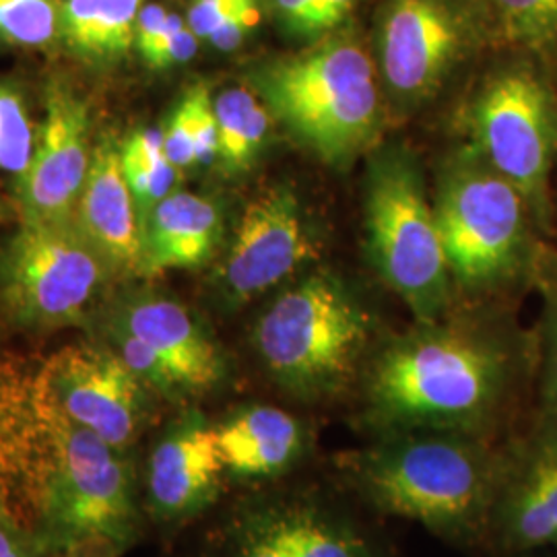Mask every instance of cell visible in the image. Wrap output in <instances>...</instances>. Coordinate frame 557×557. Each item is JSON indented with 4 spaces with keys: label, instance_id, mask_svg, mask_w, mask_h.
Instances as JSON below:
<instances>
[{
    "label": "cell",
    "instance_id": "cell-32",
    "mask_svg": "<svg viewBox=\"0 0 557 557\" xmlns=\"http://www.w3.org/2000/svg\"><path fill=\"white\" fill-rule=\"evenodd\" d=\"M260 0H193L186 23L200 41L207 40L223 21L238 15L239 11L259 4Z\"/></svg>",
    "mask_w": 557,
    "mask_h": 557
},
{
    "label": "cell",
    "instance_id": "cell-19",
    "mask_svg": "<svg viewBox=\"0 0 557 557\" xmlns=\"http://www.w3.org/2000/svg\"><path fill=\"white\" fill-rule=\"evenodd\" d=\"M52 458V432L38 372L0 358V494L38 512Z\"/></svg>",
    "mask_w": 557,
    "mask_h": 557
},
{
    "label": "cell",
    "instance_id": "cell-7",
    "mask_svg": "<svg viewBox=\"0 0 557 557\" xmlns=\"http://www.w3.org/2000/svg\"><path fill=\"white\" fill-rule=\"evenodd\" d=\"M110 277L75 218L21 223L0 255V312L25 331L87 326Z\"/></svg>",
    "mask_w": 557,
    "mask_h": 557
},
{
    "label": "cell",
    "instance_id": "cell-16",
    "mask_svg": "<svg viewBox=\"0 0 557 557\" xmlns=\"http://www.w3.org/2000/svg\"><path fill=\"white\" fill-rule=\"evenodd\" d=\"M487 543L527 556L557 549V418L543 416L517 442L504 446V471Z\"/></svg>",
    "mask_w": 557,
    "mask_h": 557
},
{
    "label": "cell",
    "instance_id": "cell-21",
    "mask_svg": "<svg viewBox=\"0 0 557 557\" xmlns=\"http://www.w3.org/2000/svg\"><path fill=\"white\" fill-rule=\"evenodd\" d=\"M140 234L143 277L174 269H197L211 259L220 242V207L207 197L172 193L140 221Z\"/></svg>",
    "mask_w": 557,
    "mask_h": 557
},
{
    "label": "cell",
    "instance_id": "cell-31",
    "mask_svg": "<svg viewBox=\"0 0 557 557\" xmlns=\"http://www.w3.org/2000/svg\"><path fill=\"white\" fill-rule=\"evenodd\" d=\"M541 400L543 416L557 418V287L547 308L543 331V359H541Z\"/></svg>",
    "mask_w": 557,
    "mask_h": 557
},
{
    "label": "cell",
    "instance_id": "cell-34",
    "mask_svg": "<svg viewBox=\"0 0 557 557\" xmlns=\"http://www.w3.org/2000/svg\"><path fill=\"white\" fill-rule=\"evenodd\" d=\"M260 20H262V4L259 2L239 11L238 15L223 21L205 41L220 52H234L259 27Z\"/></svg>",
    "mask_w": 557,
    "mask_h": 557
},
{
    "label": "cell",
    "instance_id": "cell-22",
    "mask_svg": "<svg viewBox=\"0 0 557 557\" xmlns=\"http://www.w3.org/2000/svg\"><path fill=\"white\" fill-rule=\"evenodd\" d=\"M143 0H62L60 44L71 57L112 69L135 48V27Z\"/></svg>",
    "mask_w": 557,
    "mask_h": 557
},
{
    "label": "cell",
    "instance_id": "cell-15",
    "mask_svg": "<svg viewBox=\"0 0 557 557\" xmlns=\"http://www.w3.org/2000/svg\"><path fill=\"white\" fill-rule=\"evenodd\" d=\"M299 200L289 188L273 186L250 200L220 275V298L238 310L264 296L317 257Z\"/></svg>",
    "mask_w": 557,
    "mask_h": 557
},
{
    "label": "cell",
    "instance_id": "cell-27",
    "mask_svg": "<svg viewBox=\"0 0 557 557\" xmlns=\"http://www.w3.org/2000/svg\"><path fill=\"white\" fill-rule=\"evenodd\" d=\"M27 103L13 81L0 79V170L17 178L29 168L36 151Z\"/></svg>",
    "mask_w": 557,
    "mask_h": 557
},
{
    "label": "cell",
    "instance_id": "cell-25",
    "mask_svg": "<svg viewBox=\"0 0 557 557\" xmlns=\"http://www.w3.org/2000/svg\"><path fill=\"white\" fill-rule=\"evenodd\" d=\"M120 163L143 221L160 200L174 193L180 170L168 160L161 133L147 128L131 135L120 147Z\"/></svg>",
    "mask_w": 557,
    "mask_h": 557
},
{
    "label": "cell",
    "instance_id": "cell-37",
    "mask_svg": "<svg viewBox=\"0 0 557 557\" xmlns=\"http://www.w3.org/2000/svg\"><path fill=\"white\" fill-rule=\"evenodd\" d=\"M0 220H2V207H0Z\"/></svg>",
    "mask_w": 557,
    "mask_h": 557
},
{
    "label": "cell",
    "instance_id": "cell-13",
    "mask_svg": "<svg viewBox=\"0 0 557 557\" xmlns=\"http://www.w3.org/2000/svg\"><path fill=\"white\" fill-rule=\"evenodd\" d=\"M213 421L195 405L184 407L153 440L140 475L147 520L180 529L220 504L227 487Z\"/></svg>",
    "mask_w": 557,
    "mask_h": 557
},
{
    "label": "cell",
    "instance_id": "cell-11",
    "mask_svg": "<svg viewBox=\"0 0 557 557\" xmlns=\"http://www.w3.org/2000/svg\"><path fill=\"white\" fill-rule=\"evenodd\" d=\"M485 34L479 0H384L376 54L386 87L409 103L432 98Z\"/></svg>",
    "mask_w": 557,
    "mask_h": 557
},
{
    "label": "cell",
    "instance_id": "cell-5",
    "mask_svg": "<svg viewBox=\"0 0 557 557\" xmlns=\"http://www.w3.org/2000/svg\"><path fill=\"white\" fill-rule=\"evenodd\" d=\"M46 405L52 458L36 512L41 541L50 554L94 537L110 539L128 552L147 524L133 450L64 418L48 397Z\"/></svg>",
    "mask_w": 557,
    "mask_h": 557
},
{
    "label": "cell",
    "instance_id": "cell-18",
    "mask_svg": "<svg viewBox=\"0 0 557 557\" xmlns=\"http://www.w3.org/2000/svg\"><path fill=\"white\" fill-rule=\"evenodd\" d=\"M230 485L262 487L292 479L312 458L314 428L277 405L248 403L213 421Z\"/></svg>",
    "mask_w": 557,
    "mask_h": 557
},
{
    "label": "cell",
    "instance_id": "cell-24",
    "mask_svg": "<svg viewBox=\"0 0 557 557\" xmlns=\"http://www.w3.org/2000/svg\"><path fill=\"white\" fill-rule=\"evenodd\" d=\"M492 36L524 57L557 62V0H479Z\"/></svg>",
    "mask_w": 557,
    "mask_h": 557
},
{
    "label": "cell",
    "instance_id": "cell-8",
    "mask_svg": "<svg viewBox=\"0 0 557 557\" xmlns=\"http://www.w3.org/2000/svg\"><path fill=\"white\" fill-rule=\"evenodd\" d=\"M366 225L386 285L409 306L419 324L438 322L450 301V269L436 213L425 199L411 156L388 151L374 161L368 176Z\"/></svg>",
    "mask_w": 557,
    "mask_h": 557
},
{
    "label": "cell",
    "instance_id": "cell-30",
    "mask_svg": "<svg viewBox=\"0 0 557 557\" xmlns=\"http://www.w3.org/2000/svg\"><path fill=\"white\" fill-rule=\"evenodd\" d=\"M199 41L190 32L188 23L180 15H174L170 29L165 32L163 40H160V46H156L153 52H149V57H145L143 62L153 71H165L186 64L199 52Z\"/></svg>",
    "mask_w": 557,
    "mask_h": 557
},
{
    "label": "cell",
    "instance_id": "cell-10",
    "mask_svg": "<svg viewBox=\"0 0 557 557\" xmlns=\"http://www.w3.org/2000/svg\"><path fill=\"white\" fill-rule=\"evenodd\" d=\"M531 57L494 71L471 106L479 158L515 184L529 207L545 199L557 156V98Z\"/></svg>",
    "mask_w": 557,
    "mask_h": 557
},
{
    "label": "cell",
    "instance_id": "cell-4",
    "mask_svg": "<svg viewBox=\"0 0 557 557\" xmlns=\"http://www.w3.org/2000/svg\"><path fill=\"white\" fill-rule=\"evenodd\" d=\"M246 79L269 114L326 163L354 160L379 135L376 64L349 32L260 60Z\"/></svg>",
    "mask_w": 557,
    "mask_h": 557
},
{
    "label": "cell",
    "instance_id": "cell-6",
    "mask_svg": "<svg viewBox=\"0 0 557 557\" xmlns=\"http://www.w3.org/2000/svg\"><path fill=\"white\" fill-rule=\"evenodd\" d=\"M341 487L278 481L250 487L218 520L205 557H391Z\"/></svg>",
    "mask_w": 557,
    "mask_h": 557
},
{
    "label": "cell",
    "instance_id": "cell-9",
    "mask_svg": "<svg viewBox=\"0 0 557 557\" xmlns=\"http://www.w3.org/2000/svg\"><path fill=\"white\" fill-rule=\"evenodd\" d=\"M529 202L487 161L469 160L446 180L436 223L450 275L483 289L515 277L529 246Z\"/></svg>",
    "mask_w": 557,
    "mask_h": 557
},
{
    "label": "cell",
    "instance_id": "cell-33",
    "mask_svg": "<svg viewBox=\"0 0 557 557\" xmlns=\"http://www.w3.org/2000/svg\"><path fill=\"white\" fill-rule=\"evenodd\" d=\"M278 23L301 38H322L326 29L320 20L314 0H269Z\"/></svg>",
    "mask_w": 557,
    "mask_h": 557
},
{
    "label": "cell",
    "instance_id": "cell-17",
    "mask_svg": "<svg viewBox=\"0 0 557 557\" xmlns=\"http://www.w3.org/2000/svg\"><path fill=\"white\" fill-rule=\"evenodd\" d=\"M89 128L87 101L71 83L52 81L46 89V120L34 158L17 180L23 223L75 218L94 153Z\"/></svg>",
    "mask_w": 557,
    "mask_h": 557
},
{
    "label": "cell",
    "instance_id": "cell-28",
    "mask_svg": "<svg viewBox=\"0 0 557 557\" xmlns=\"http://www.w3.org/2000/svg\"><path fill=\"white\" fill-rule=\"evenodd\" d=\"M197 98L199 83L186 91L161 133L165 156L178 170L197 163Z\"/></svg>",
    "mask_w": 557,
    "mask_h": 557
},
{
    "label": "cell",
    "instance_id": "cell-26",
    "mask_svg": "<svg viewBox=\"0 0 557 557\" xmlns=\"http://www.w3.org/2000/svg\"><path fill=\"white\" fill-rule=\"evenodd\" d=\"M62 0H0V48L46 50L60 44Z\"/></svg>",
    "mask_w": 557,
    "mask_h": 557
},
{
    "label": "cell",
    "instance_id": "cell-1",
    "mask_svg": "<svg viewBox=\"0 0 557 557\" xmlns=\"http://www.w3.org/2000/svg\"><path fill=\"white\" fill-rule=\"evenodd\" d=\"M517 351L469 324H418L380 345L359 382L368 438L453 432L494 438L517 376Z\"/></svg>",
    "mask_w": 557,
    "mask_h": 557
},
{
    "label": "cell",
    "instance_id": "cell-14",
    "mask_svg": "<svg viewBox=\"0 0 557 557\" xmlns=\"http://www.w3.org/2000/svg\"><path fill=\"white\" fill-rule=\"evenodd\" d=\"M91 324L140 341L172 372L186 407L220 391L227 379V359L218 338L178 299L149 289L124 292L101 304Z\"/></svg>",
    "mask_w": 557,
    "mask_h": 557
},
{
    "label": "cell",
    "instance_id": "cell-12",
    "mask_svg": "<svg viewBox=\"0 0 557 557\" xmlns=\"http://www.w3.org/2000/svg\"><path fill=\"white\" fill-rule=\"evenodd\" d=\"M38 379L64 418L112 446L133 450L156 418L160 397L101 341L60 349Z\"/></svg>",
    "mask_w": 557,
    "mask_h": 557
},
{
    "label": "cell",
    "instance_id": "cell-35",
    "mask_svg": "<svg viewBox=\"0 0 557 557\" xmlns=\"http://www.w3.org/2000/svg\"><path fill=\"white\" fill-rule=\"evenodd\" d=\"M126 549L110 539H83L79 543L66 545L48 557H122Z\"/></svg>",
    "mask_w": 557,
    "mask_h": 557
},
{
    "label": "cell",
    "instance_id": "cell-23",
    "mask_svg": "<svg viewBox=\"0 0 557 557\" xmlns=\"http://www.w3.org/2000/svg\"><path fill=\"white\" fill-rule=\"evenodd\" d=\"M215 103L218 116V160L225 176L246 172L260 153L271 114L259 96L248 87H232L220 94Z\"/></svg>",
    "mask_w": 557,
    "mask_h": 557
},
{
    "label": "cell",
    "instance_id": "cell-20",
    "mask_svg": "<svg viewBox=\"0 0 557 557\" xmlns=\"http://www.w3.org/2000/svg\"><path fill=\"white\" fill-rule=\"evenodd\" d=\"M75 221L83 236L108 264L112 277L140 275L139 209L122 172L120 145L112 137H103L91 153Z\"/></svg>",
    "mask_w": 557,
    "mask_h": 557
},
{
    "label": "cell",
    "instance_id": "cell-36",
    "mask_svg": "<svg viewBox=\"0 0 557 557\" xmlns=\"http://www.w3.org/2000/svg\"><path fill=\"white\" fill-rule=\"evenodd\" d=\"M326 34L335 32L354 13L358 0H314Z\"/></svg>",
    "mask_w": 557,
    "mask_h": 557
},
{
    "label": "cell",
    "instance_id": "cell-29",
    "mask_svg": "<svg viewBox=\"0 0 557 557\" xmlns=\"http://www.w3.org/2000/svg\"><path fill=\"white\" fill-rule=\"evenodd\" d=\"M36 524L21 515L17 504L0 494V557H48Z\"/></svg>",
    "mask_w": 557,
    "mask_h": 557
},
{
    "label": "cell",
    "instance_id": "cell-2",
    "mask_svg": "<svg viewBox=\"0 0 557 557\" xmlns=\"http://www.w3.org/2000/svg\"><path fill=\"white\" fill-rule=\"evenodd\" d=\"M331 465L337 487L370 512L411 520L462 547L487 543L504 471L496 440L403 432L341 450Z\"/></svg>",
    "mask_w": 557,
    "mask_h": 557
},
{
    "label": "cell",
    "instance_id": "cell-3",
    "mask_svg": "<svg viewBox=\"0 0 557 557\" xmlns=\"http://www.w3.org/2000/svg\"><path fill=\"white\" fill-rule=\"evenodd\" d=\"M250 343L278 393L310 407L358 391L379 349L372 310L329 273L299 278L271 299Z\"/></svg>",
    "mask_w": 557,
    "mask_h": 557
}]
</instances>
